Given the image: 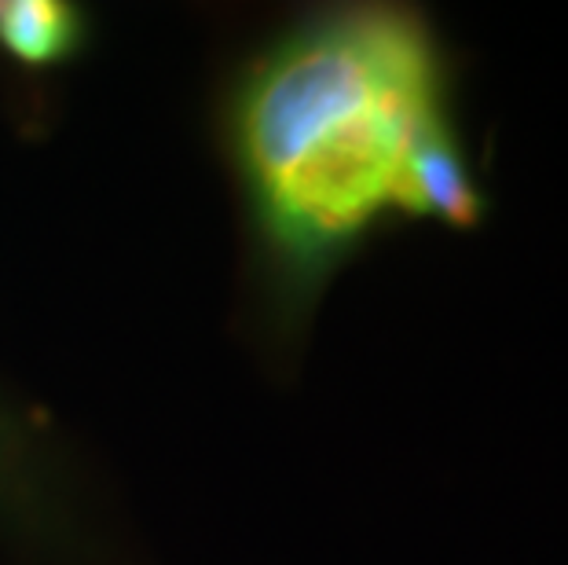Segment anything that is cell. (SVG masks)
I'll return each mask as SVG.
<instances>
[{
    "instance_id": "277c9868",
    "label": "cell",
    "mask_w": 568,
    "mask_h": 565,
    "mask_svg": "<svg viewBox=\"0 0 568 565\" xmlns=\"http://www.w3.org/2000/svg\"><path fill=\"white\" fill-rule=\"evenodd\" d=\"M0 511H8L22 528H38L44 522L30 444L22 441L16 423H8L4 412H0Z\"/></svg>"
},
{
    "instance_id": "3957f363",
    "label": "cell",
    "mask_w": 568,
    "mask_h": 565,
    "mask_svg": "<svg viewBox=\"0 0 568 565\" xmlns=\"http://www.w3.org/2000/svg\"><path fill=\"white\" fill-rule=\"evenodd\" d=\"M0 44L30 67L59 63L81 44V16L63 0H11L0 4Z\"/></svg>"
},
{
    "instance_id": "7a4b0ae2",
    "label": "cell",
    "mask_w": 568,
    "mask_h": 565,
    "mask_svg": "<svg viewBox=\"0 0 568 565\" xmlns=\"http://www.w3.org/2000/svg\"><path fill=\"white\" fill-rule=\"evenodd\" d=\"M488 188L474 173L458 125H440L418 143L407 165V221H437L474 232L488 218Z\"/></svg>"
},
{
    "instance_id": "6da1fadb",
    "label": "cell",
    "mask_w": 568,
    "mask_h": 565,
    "mask_svg": "<svg viewBox=\"0 0 568 565\" xmlns=\"http://www.w3.org/2000/svg\"><path fill=\"white\" fill-rule=\"evenodd\" d=\"M452 63L407 4H345L290 30L239 95V159L286 291L308 302L389 218L407 165L452 125Z\"/></svg>"
}]
</instances>
